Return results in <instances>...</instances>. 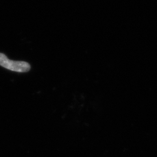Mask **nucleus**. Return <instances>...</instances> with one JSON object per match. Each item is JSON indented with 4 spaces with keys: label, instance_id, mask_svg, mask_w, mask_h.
<instances>
[{
    "label": "nucleus",
    "instance_id": "nucleus-1",
    "mask_svg": "<svg viewBox=\"0 0 157 157\" xmlns=\"http://www.w3.org/2000/svg\"><path fill=\"white\" fill-rule=\"evenodd\" d=\"M0 65L12 71L21 73L27 72L30 69V65L28 62L10 60L2 53H0Z\"/></svg>",
    "mask_w": 157,
    "mask_h": 157
}]
</instances>
